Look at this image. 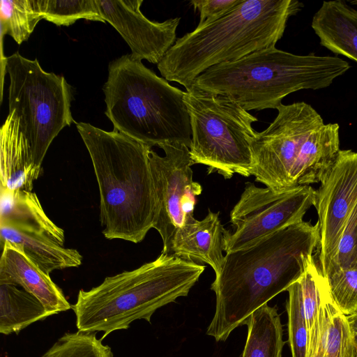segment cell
I'll return each mask as SVG.
<instances>
[{
  "instance_id": "1",
  "label": "cell",
  "mask_w": 357,
  "mask_h": 357,
  "mask_svg": "<svg viewBox=\"0 0 357 357\" xmlns=\"http://www.w3.org/2000/svg\"><path fill=\"white\" fill-rule=\"evenodd\" d=\"M320 241L318 221H301L255 243L226 253L211 285L215 310L206 334L226 340L257 310L296 282Z\"/></svg>"
},
{
  "instance_id": "2",
  "label": "cell",
  "mask_w": 357,
  "mask_h": 357,
  "mask_svg": "<svg viewBox=\"0 0 357 357\" xmlns=\"http://www.w3.org/2000/svg\"><path fill=\"white\" fill-rule=\"evenodd\" d=\"M100 192V216L107 239L137 243L153 228L160 204L150 165L151 147L114 130L77 123Z\"/></svg>"
},
{
  "instance_id": "3",
  "label": "cell",
  "mask_w": 357,
  "mask_h": 357,
  "mask_svg": "<svg viewBox=\"0 0 357 357\" xmlns=\"http://www.w3.org/2000/svg\"><path fill=\"white\" fill-rule=\"evenodd\" d=\"M303 7L296 0H241L178 38L158 69L166 80L187 89L211 67L275 47L289 18Z\"/></svg>"
},
{
  "instance_id": "4",
  "label": "cell",
  "mask_w": 357,
  "mask_h": 357,
  "mask_svg": "<svg viewBox=\"0 0 357 357\" xmlns=\"http://www.w3.org/2000/svg\"><path fill=\"white\" fill-rule=\"evenodd\" d=\"M204 270L194 261L161 252L136 269L107 277L89 290H79L72 305L77 331L102 332V340L134 321L151 323L158 309L188 296Z\"/></svg>"
},
{
  "instance_id": "5",
  "label": "cell",
  "mask_w": 357,
  "mask_h": 357,
  "mask_svg": "<svg viewBox=\"0 0 357 357\" xmlns=\"http://www.w3.org/2000/svg\"><path fill=\"white\" fill-rule=\"evenodd\" d=\"M350 68L337 56L297 55L273 47L211 67L192 86L226 96L247 111L277 109L290 93L328 87Z\"/></svg>"
},
{
  "instance_id": "6",
  "label": "cell",
  "mask_w": 357,
  "mask_h": 357,
  "mask_svg": "<svg viewBox=\"0 0 357 357\" xmlns=\"http://www.w3.org/2000/svg\"><path fill=\"white\" fill-rule=\"evenodd\" d=\"M103 86L105 114L114 130L149 145L191 144L185 91L170 85L142 61L122 56L109 65Z\"/></svg>"
},
{
  "instance_id": "7",
  "label": "cell",
  "mask_w": 357,
  "mask_h": 357,
  "mask_svg": "<svg viewBox=\"0 0 357 357\" xmlns=\"http://www.w3.org/2000/svg\"><path fill=\"white\" fill-rule=\"evenodd\" d=\"M183 100L190 116V153L194 164L208 167L225 178L252 172L250 142L257 119L231 99L191 86Z\"/></svg>"
},
{
  "instance_id": "8",
  "label": "cell",
  "mask_w": 357,
  "mask_h": 357,
  "mask_svg": "<svg viewBox=\"0 0 357 357\" xmlns=\"http://www.w3.org/2000/svg\"><path fill=\"white\" fill-rule=\"evenodd\" d=\"M4 60L10 79L9 113L18 119L35 164L42 170L51 143L74 122L71 86L63 76L45 71L37 59H28L15 52Z\"/></svg>"
},
{
  "instance_id": "9",
  "label": "cell",
  "mask_w": 357,
  "mask_h": 357,
  "mask_svg": "<svg viewBox=\"0 0 357 357\" xmlns=\"http://www.w3.org/2000/svg\"><path fill=\"white\" fill-rule=\"evenodd\" d=\"M316 202L317 190L310 185L273 190L247 183L230 213L234 230L224 231V251L227 253L248 247L303 221Z\"/></svg>"
},
{
  "instance_id": "10",
  "label": "cell",
  "mask_w": 357,
  "mask_h": 357,
  "mask_svg": "<svg viewBox=\"0 0 357 357\" xmlns=\"http://www.w3.org/2000/svg\"><path fill=\"white\" fill-rule=\"evenodd\" d=\"M278 115L250 142L252 172L257 181L273 190L291 188V175L301 148L313 131L324 123L310 105H280Z\"/></svg>"
},
{
  "instance_id": "11",
  "label": "cell",
  "mask_w": 357,
  "mask_h": 357,
  "mask_svg": "<svg viewBox=\"0 0 357 357\" xmlns=\"http://www.w3.org/2000/svg\"><path fill=\"white\" fill-rule=\"evenodd\" d=\"M159 147L164 151V156L153 150L150 152V165L160 204L153 228L162 238V253L171 255L175 234L194 218L196 197L201 194L202 188L193 181L191 166L194 163L187 146L174 143Z\"/></svg>"
},
{
  "instance_id": "12",
  "label": "cell",
  "mask_w": 357,
  "mask_h": 357,
  "mask_svg": "<svg viewBox=\"0 0 357 357\" xmlns=\"http://www.w3.org/2000/svg\"><path fill=\"white\" fill-rule=\"evenodd\" d=\"M357 202V151H340L317 190L319 265L325 278L337 255L347 221Z\"/></svg>"
},
{
  "instance_id": "13",
  "label": "cell",
  "mask_w": 357,
  "mask_h": 357,
  "mask_svg": "<svg viewBox=\"0 0 357 357\" xmlns=\"http://www.w3.org/2000/svg\"><path fill=\"white\" fill-rule=\"evenodd\" d=\"M103 20L122 36L135 61L146 59L158 64L176 41L181 17L153 22L145 17L140 7L143 0H96Z\"/></svg>"
},
{
  "instance_id": "14",
  "label": "cell",
  "mask_w": 357,
  "mask_h": 357,
  "mask_svg": "<svg viewBox=\"0 0 357 357\" xmlns=\"http://www.w3.org/2000/svg\"><path fill=\"white\" fill-rule=\"evenodd\" d=\"M1 244L0 284L21 287L37 298L50 316L72 308L49 274L17 246L8 241Z\"/></svg>"
},
{
  "instance_id": "15",
  "label": "cell",
  "mask_w": 357,
  "mask_h": 357,
  "mask_svg": "<svg viewBox=\"0 0 357 357\" xmlns=\"http://www.w3.org/2000/svg\"><path fill=\"white\" fill-rule=\"evenodd\" d=\"M225 230L219 213L208 210L203 220L193 218L176 232L172 243L171 255L204 262L212 267L217 275L225 261L222 253Z\"/></svg>"
},
{
  "instance_id": "16",
  "label": "cell",
  "mask_w": 357,
  "mask_h": 357,
  "mask_svg": "<svg viewBox=\"0 0 357 357\" xmlns=\"http://www.w3.org/2000/svg\"><path fill=\"white\" fill-rule=\"evenodd\" d=\"M42 171L35 164L18 119L13 113H8L0 130L1 188L32 191L33 182Z\"/></svg>"
},
{
  "instance_id": "17",
  "label": "cell",
  "mask_w": 357,
  "mask_h": 357,
  "mask_svg": "<svg viewBox=\"0 0 357 357\" xmlns=\"http://www.w3.org/2000/svg\"><path fill=\"white\" fill-rule=\"evenodd\" d=\"M311 26L321 46L357 62V10L342 0L324 1Z\"/></svg>"
},
{
  "instance_id": "18",
  "label": "cell",
  "mask_w": 357,
  "mask_h": 357,
  "mask_svg": "<svg viewBox=\"0 0 357 357\" xmlns=\"http://www.w3.org/2000/svg\"><path fill=\"white\" fill-rule=\"evenodd\" d=\"M340 149V126L324 123L303 144L291 175V188L321 183L333 165Z\"/></svg>"
},
{
  "instance_id": "19",
  "label": "cell",
  "mask_w": 357,
  "mask_h": 357,
  "mask_svg": "<svg viewBox=\"0 0 357 357\" xmlns=\"http://www.w3.org/2000/svg\"><path fill=\"white\" fill-rule=\"evenodd\" d=\"M0 225L45 235L63 245V230L46 215L36 193L1 188Z\"/></svg>"
},
{
  "instance_id": "20",
  "label": "cell",
  "mask_w": 357,
  "mask_h": 357,
  "mask_svg": "<svg viewBox=\"0 0 357 357\" xmlns=\"http://www.w3.org/2000/svg\"><path fill=\"white\" fill-rule=\"evenodd\" d=\"M0 238L1 243L8 241L17 246L49 275L55 270L78 267L82 261L77 250L66 248L43 234L0 225Z\"/></svg>"
},
{
  "instance_id": "21",
  "label": "cell",
  "mask_w": 357,
  "mask_h": 357,
  "mask_svg": "<svg viewBox=\"0 0 357 357\" xmlns=\"http://www.w3.org/2000/svg\"><path fill=\"white\" fill-rule=\"evenodd\" d=\"M321 337L312 357H357L344 315L334 303L326 280L322 287Z\"/></svg>"
},
{
  "instance_id": "22",
  "label": "cell",
  "mask_w": 357,
  "mask_h": 357,
  "mask_svg": "<svg viewBox=\"0 0 357 357\" xmlns=\"http://www.w3.org/2000/svg\"><path fill=\"white\" fill-rule=\"evenodd\" d=\"M43 303L21 287L0 284V333H18L50 317Z\"/></svg>"
},
{
  "instance_id": "23",
  "label": "cell",
  "mask_w": 357,
  "mask_h": 357,
  "mask_svg": "<svg viewBox=\"0 0 357 357\" xmlns=\"http://www.w3.org/2000/svg\"><path fill=\"white\" fill-rule=\"evenodd\" d=\"M248 335L241 357H282L285 344L280 314L268 304L254 312L246 322Z\"/></svg>"
},
{
  "instance_id": "24",
  "label": "cell",
  "mask_w": 357,
  "mask_h": 357,
  "mask_svg": "<svg viewBox=\"0 0 357 357\" xmlns=\"http://www.w3.org/2000/svg\"><path fill=\"white\" fill-rule=\"evenodd\" d=\"M298 281L308 333L307 357H312L321 337V291L326 281L314 262L313 255L307 257L305 271Z\"/></svg>"
},
{
  "instance_id": "25",
  "label": "cell",
  "mask_w": 357,
  "mask_h": 357,
  "mask_svg": "<svg viewBox=\"0 0 357 357\" xmlns=\"http://www.w3.org/2000/svg\"><path fill=\"white\" fill-rule=\"evenodd\" d=\"M1 35H9L20 45L27 40L43 18L38 0H1Z\"/></svg>"
},
{
  "instance_id": "26",
  "label": "cell",
  "mask_w": 357,
  "mask_h": 357,
  "mask_svg": "<svg viewBox=\"0 0 357 357\" xmlns=\"http://www.w3.org/2000/svg\"><path fill=\"white\" fill-rule=\"evenodd\" d=\"M43 18L57 25L69 26L77 20L105 22L96 0H38Z\"/></svg>"
},
{
  "instance_id": "27",
  "label": "cell",
  "mask_w": 357,
  "mask_h": 357,
  "mask_svg": "<svg viewBox=\"0 0 357 357\" xmlns=\"http://www.w3.org/2000/svg\"><path fill=\"white\" fill-rule=\"evenodd\" d=\"M41 357H114L112 349L96 333H67Z\"/></svg>"
},
{
  "instance_id": "28",
  "label": "cell",
  "mask_w": 357,
  "mask_h": 357,
  "mask_svg": "<svg viewBox=\"0 0 357 357\" xmlns=\"http://www.w3.org/2000/svg\"><path fill=\"white\" fill-rule=\"evenodd\" d=\"M287 291L289 293V298L286 309L288 315L289 343L291 356L292 357H307L308 333L298 280Z\"/></svg>"
},
{
  "instance_id": "29",
  "label": "cell",
  "mask_w": 357,
  "mask_h": 357,
  "mask_svg": "<svg viewBox=\"0 0 357 357\" xmlns=\"http://www.w3.org/2000/svg\"><path fill=\"white\" fill-rule=\"evenodd\" d=\"M331 296L344 314L357 310V268L336 271L326 278Z\"/></svg>"
},
{
  "instance_id": "30",
  "label": "cell",
  "mask_w": 357,
  "mask_h": 357,
  "mask_svg": "<svg viewBox=\"0 0 357 357\" xmlns=\"http://www.w3.org/2000/svg\"><path fill=\"white\" fill-rule=\"evenodd\" d=\"M357 268V202L347 221L337 255L325 276L342 269Z\"/></svg>"
},
{
  "instance_id": "31",
  "label": "cell",
  "mask_w": 357,
  "mask_h": 357,
  "mask_svg": "<svg viewBox=\"0 0 357 357\" xmlns=\"http://www.w3.org/2000/svg\"><path fill=\"white\" fill-rule=\"evenodd\" d=\"M241 0H192L190 1L194 9L199 12V22L224 14L237 5Z\"/></svg>"
},
{
  "instance_id": "32",
  "label": "cell",
  "mask_w": 357,
  "mask_h": 357,
  "mask_svg": "<svg viewBox=\"0 0 357 357\" xmlns=\"http://www.w3.org/2000/svg\"><path fill=\"white\" fill-rule=\"evenodd\" d=\"M346 318L351 335L357 349V310L349 315H347Z\"/></svg>"
}]
</instances>
